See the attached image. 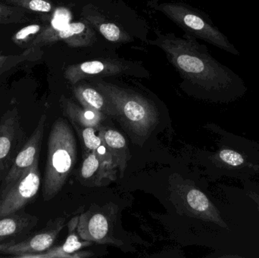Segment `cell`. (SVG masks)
I'll use <instances>...</instances> for the list:
<instances>
[{
  "mask_svg": "<svg viewBox=\"0 0 259 258\" xmlns=\"http://www.w3.org/2000/svg\"><path fill=\"white\" fill-rule=\"evenodd\" d=\"M155 38L147 44L159 48L182 79V85L196 96L216 102L229 103L247 92L244 80L232 69L216 60L205 44L184 33H162L154 29Z\"/></svg>",
  "mask_w": 259,
  "mask_h": 258,
  "instance_id": "6da1fadb",
  "label": "cell"
},
{
  "mask_svg": "<svg viewBox=\"0 0 259 258\" xmlns=\"http://www.w3.org/2000/svg\"><path fill=\"white\" fill-rule=\"evenodd\" d=\"M79 15L110 43H147L149 24L122 0H81Z\"/></svg>",
  "mask_w": 259,
  "mask_h": 258,
  "instance_id": "7a4b0ae2",
  "label": "cell"
},
{
  "mask_svg": "<svg viewBox=\"0 0 259 258\" xmlns=\"http://www.w3.org/2000/svg\"><path fill=\"white\" fill-rule=\"evenodd\" d=\"M90 82L103 92L115 110V118L134 136L146 138L158 122V109L152 100L127 86L104 78H93Z\"/></svg>",
  "mask_w": 259,
  "mask_h": 258,
  "instance_id": "3957f363",
  "label": "cell"
},
{
  "mask_svg": "<svg viewBox=\"0 0 259 258\" xmlns=\"http://www.w3.org/2000/svg\"><path fill=\"white\" fill-rule=\"evenodd\" d=\"M77 161V142L72 129L58 118L50 131L42 185L44 201H50L62 190Z\"/></svg>",
  "mask_w": 259,
  "mask_h": 258,
  "instance_id": "277c9868",
  "label": "cell"
},
{
  "mask_svg": "<svg viewBox=\"0 0 259 258\" xmlns=\"http://www.w3.org/2000/svg\"><path fill=\"white\" fill-rule=\"evenodd\" d=\"M149 6L165 15L184 30V33L202 39L234 56H240V51L230 42L228 36L213 24L206 14L199 9L183 2L158 3Z\"/></svg>",
  "mask_w": 259,
  "mask_h": 258,
  "instance_id": "5b68a950",
  "label": "cell"
},
{
  "mask_svg": "<svg viewBox=\"0 0 259 258\" xmlns=\"http://www.w3.org/2000/svg\"><path fill=\"white\" fill-rule=\"evenodd\" d=\"M149 70L139 61L121 58H99L70 65L65 71V77L71 85L93 78L133 76L149 77Z\"/></svg>",
  "mask_w": 259,
  "mask_h": 258,
  "instance_id": "8992f818",
  "label": "cell"
},
{
  "mask_svg": "<svg viewBox=\"0 0 259 258\" xmlns=\"http://www.w3.org/2000/svg\"><path fill=\"white\" fill-rule=\"evenodd\" d=\"M40 185L38 161L18 180L0 189V218L24 209L36 198Z\"/></svg>",
  "mask_w": 259,
  "mask_h": 258,
  "instance_id": "52a82bcc",
  "label": "cell"
},
{
  "mask_svg": "<svg viewBox=\"0 0 259 258\" xmlns=\"http://www.w3.org/2000/svg\"><path fill=\"white\" fill-rule=\"evenodd\" d=\"M172 196L177 209L184 211L190 217L214 223L222 228H228L219 211L202 191L184 182L172 184Z\"/></svg>",
  "mask_w": 259,
  "mask_h": 258,
  "instance_id": "ba28073f",
  "label": "cell"
},
{
  "mask_svg": "<svg viewBox=\"0 0 259 258\" xmlns=\"http://www.w3.org/2000/svg\"><path fill=\"white\" fill-rule=\"evenodd\" d=\"M16 108L0 120V183L4 180L27 139Z\"/></svg>",
  "mask_w": 259,
  "mask_h": 258,
  "instance_id": "9c48e42d",
  "label": "cell"
},
{
  "mask_svg": "<svg viewBox=\"0 0 259 258\" xmlns=\"http://www.w3.org/2000/svg\"><path fill=\"white\" fill-rule=\"evenodd\" d=\"M65 219L50 221L40 231L30 234L18 242L0 244V254L15 257H34L52 248L65 227Z\"/></svg>",
  "mask_w": 259,
  "mask_h": 258,
  "instance_id": "30bf717a",
  "label": "cell"
},
{
  "mask_svg": "<svg viewBox=\"0 0 259 258\" xmlns=\"http://www.w3.org/2000/svg\"><path fill=\"white\" fill-rule=\"evenodd\" d=\"M97 33L83 19L74 21L63 26L62 28L54 30L47 27L38 35L30 43L28 48L42 46L64 41L73 48H86L92 46L97 41Z\"/></svg>",
  "mask_w": 259,
  "mask_h": 258,
  "instance_id": "8fae6325",
  "label": "cell"
},
{
  "mask_svg": "<svg viewBox=\"0 0 259 258\" xmlns=\"http://www.w3.org/2000/svg\"><path fill=\"white\" fill-rule=\"evenodd\" d=\"M46 122L47 115H42L34 131L30 137L27 139V142L17 156L6 178L2 182L0 189L6 187L8 185L18 180L26 171L31 168L35 162L39 161Z\"/></svg>",
  "mask_w": 259,
  "mask_h": 258,
  "instance_id": "7c38bea8",
  "label": "cell"
},
{
  "mask_svg": "<svg viewBox=\"0 0 259 258\" xmlns=\"http://www.w3.org/2000/svg\"><path fill=\"white\" fill-rule=\"evenodd\" d=\"M77 233L83 240L99 244H112L120 246L122 242L113 237L110 232L109 219L100 211H88L80 215Z\"/></svg>",
  "mask_w": 259,
  "mask_h": 258,
  "instance_id": "4fadbf2b",
  "label": "cell"
},
{
  "mask_svg": "<svg viewBox=\"0 0 259 258\" xmlns=\"http://www.w3.org/2000/svg\"><path fill=\"white\" fill-rule=\"evenodd\" d=\"M38 221L36 216L26 213L24 209L0 218V244L21 240L30 234Z\"/></svg>",
  "mask_w": 259,
  "mask_h": 258,
  "instance_id": "5bb4252c",
  "label": "cell"
},
{
  "mask_svg": "<svg viewBox=\"0 0 259 258\" xmlns=\"http://www.w3.org/2000/svg\"><path fill=\"white\" fill-rule=\"evenodd\" d=\"M79 217L73 218L68 224V236L65 243L61 246L51 248L44 254L35 256L37 258H80L91 257L93 254L90 251H81L80 249L91 245L90 241L80 242L76 233L78 225Z\"/></svg>",
  "mask_w": 259,
  "mask_h": 258,
  "instance_id": "9a60e30c",
  "label": "cell"
},
{
  "mask_svg": "<svg viewBox=\"0 0 259 258\" xmlns=\"http://www.w3.org/2000/svg\"><path fill=\"white\" fill-rule=\"evenodd\" d=\"M73 92L81 106L98 111L106 116L115 118L116 113L112 103L92 83L88 84L81 80L74 85Z\"/></svg>",
  "mask_w": 259,
  "mask_h": 258,
  "instance_id": "2e32d148",
  "label": "cell"
},
{
  "mask_svg": "<svg viewBox=\"0 0 259 258\" xmlns=\"http://www.w3.org/2000/svg\"><path fill=\"white\" fill-rule=\"evenodd\" d=\"M62 109L71 122L80 127H95L99 129L106 115L90 108L79 106L69 98L62 97Z\"/></svg>",
  "mask_w": 259,
  "mask_h": 258,
  "instance_id": "e0dca14e",
  "label": "cell"
},
{
  "mask_svg": "<svg viewBox=\"0 0 259 258\" xmlns=\"http://www.w3.org/2000/svg\"><path fill=\"white\" fill-rule=\"evenodd\" d=\"M99 134L103 144L116 161L118 171L122 177L130 160V151L125 138L117 130L106 127H100Z\"/></svg>",
  "mask_w": 259,
  "mask_h": 258,
  "instance_id": "ac0fdd59",
  "label": "cell"
},
{
  "mask_svg": "<svg viewBox=\"0 0 259 258\" xmlns=\"http://www.w3.org/2000/svg\"><path fill=\"white\" fill-rule=\"evenodd\" d=\"M100 161V186H103L117 180L118 165L112 153L104 144H101L96 151Z\"/></svg>",
  "mask_w": 259,
  "mask_h": 258,
  "instance_id": "d6986e66",
  "label": "cell"
},
{
  "mask_svg": "<svg viewBox=\"0 0 259 258\" xmlns=\"http://www.w3.org/2000/svg\"><path fill=\"white\" fill-rule=\"evenodd\" d=\"M80 177L84 185L100 186V161L96 151H88L84 154Z\"/></svg>",
  "mask_w": 259,
  "mask_h": 258,
  "instance_id": "ffe728a7",
  "label": "cell"
},
{
  "mask_svg": "<svg viewBox=\"0 0 259 258\" xmlns=\"http://www.w3.org/2000/svg\"><path fill=\"white\" fill-rule=\"evenodd\" d=\"M13 6L22 8L33 13L54 14L58 8L55 6L52 0H6Z\"/></svg>",
  "mask_w": 259,
  "mask_h": 258,
  "instance_id": "44dd1931",
  "label": "cell"
},
{
  "mask_svg": "<svg viewBox=\"0 0 259 258\" xmlns=\"http://www.w3.org/2000/svg\"><path fill=\"white\" fill-rule=\"evenodd\" d=\"M214 160L218 161L225 168H242L248 166L243 154L231 148H222L217 154H214Z\"/></svg>",
  "mask_w": 259,
  "mask_h": 258,
  "instance_id": "7402d4cb",
  "label": "cell"
},
{
  "mask_svg": "<svg viewBox=\"0 0 259 258\" xmlns=\"http://www.w3.org/2000/svg\"><path fill=\"white\" fill-rule=\"evenodd\" d=\"M48 26L37 24L26 26L14 34L12 38V41L19 46L28 48L35 38L40 34Z\"/></svg>",
  "mask_w": 259,
  "mask_h": 258,
  "instance_id": "603a6c76",
  "label": "cell"
},
{
  "mask_svg": "<svg viewBox=\"0 0 259 258\" xmlns=\"http://www.w3.org/2000/svg\"><path fill=\"white\" fill-rule=\"evenodd\" d=\"M39 48H28L24 53L19 56H2L0 55V71L6 70L7 68L14 66L19 62L26 60H35L39 59L42 55L38 54Z\"/></svg>",
  "mask_w": 259,
  "mask_h": 258,
  "instance_id": "cb8c5ba5",
  "label": "cell"
},
{
  "mask_svg": "<svg viewBox=\"0 0 259 258\" xmlns=\"http://www.w3.org/2000/svg\"><path fill=\"white\" fill-rule=\"evenodd\" d=\"M77 127V130L80 133V136L83 139V145L87 151H97V148L103 144L101 136L97 134L99 129L95 127H81L82 129Z\"/></svg>",
  "mask_w": 259,
  "mask_h": 258,
  "instance_id": "d4e9b609",
  "label": "cell"
},
{
  "mask_svg": "<svg viewBox=\"0 0 259 258\" xmlns=\"http://www.w3.org/2000/svg\"><path fill=\"white\" fill-rule=\"evenodd\" d=\"M24 12L10 6L0 4V23L21 22L26 21Z\"/></svg>",
  "mask_w": 259,
  "mask_h": 258,
  "instance_id": "484cf974",
  "label": "cell"
},
{
  "mask_svg": "<svg viewBox=\"0 0 259 258\" xmlns=\"http://www.w3.org/2000/svg\"><path fill=\"white\" fill-rule=\"evenodd\" d=\"M248 195L250 197L251 199L253 200L255 203H256L257 206H258V209L259 211V195H257L255 192H251V191H249L248 192Z\"/></svg>",
  "mask_w": 259,
  "mask_h": 258,
  "instance_id": "4316f807",
  "label": "cell"
},
{
  "mask_svg": "<svg viewBox=\"0 0 259 258\" xmlns=\"http://www.w3.org/2000/svg\"><path fill=\"white\" fill-rule=\"evenodd\" d=\"M158 1H159V0H149L148 5L155 4V3H158Z\"/></svg>",
  "mask_w": 259,
  "mask_h": 258,
  "instance_id": "83f0119b",
  "label": "cell"
}]
</instances>
